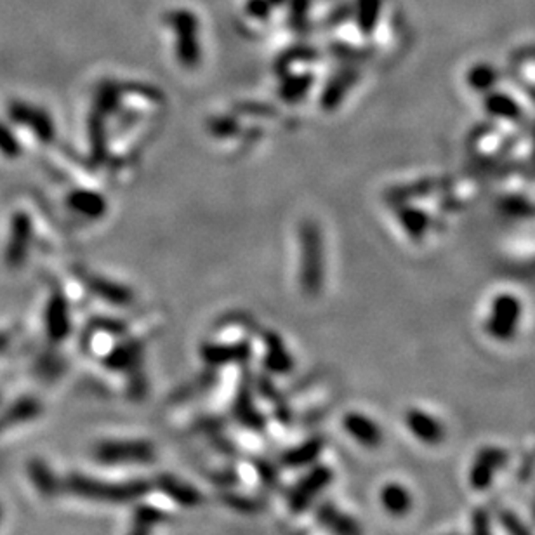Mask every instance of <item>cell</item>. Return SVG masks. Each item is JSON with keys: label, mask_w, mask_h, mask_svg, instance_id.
<instances>
[{"label": "cell", "mask_w": 535, "mask_h": 535, "mask_svg": "<svg viewBox=\"0 0 535 535\" xmlns=\"http://www.w3.org/2000/svg\"><path fill=\"white\" fill-rule=\"evenodd\" d=\"M401 223H403V226L409 230V233L419 235V237H421V235L426 231V228H428V219H426V215H423L421 211H414V209H410V211H407V213L401 215Z\"/></svg>", "instance_id": "d6986e66"}, {"label": "cell", "mask_w": 535, "mask_h": 535, "mask_svg": "<svg viewBox=\"0 0 535 535\" xmlns=\"http://www.w3.org/2000/svg\"><path fill=\"white\" fill-rule=\"evenodd\" d=\"M323 447H325V440L320 436H313V438L303 442L301 445L286 450L282 456V463L288 467L310 466L320 458Z\"/></svg>", "instance_id": "7c38bea8"}, {"label": "cell", "mask_w": 535, "mask_h": 535, "mask_svg": "<svg viewBox=\"0 0 535 535\" xmlns=\"http://www.w3.org/2000/svg\"><path fill=\"white\" fill-rule=\"evenodd\" d=\"M498 522L507 535H535L534 531L511 509H498Z\"/></svg>", "instance_id": "e0dca14e"}, {"label": "cell", "mask_w": 535, "mask_h": 535, "mask_svg": "<svg viewBox=\"0 0 535 535\" xmlns=\"http://www.w3.org/2000/svg\"><path fill=\"white\" fill-rule=\"evenodd\" d=\"M268 2H273V4H280L282 0H268Z\"/></svg>", "instance_id": "d4e9b609"}, {"label": "cell", "mask_w": 535, "mask_h": 535, "mask_svg": "<svg viewBox=\"0 0 535 535\" xmlns=\"http://www.w3.org/2000/svg\"><path fill=\"white\" fill-rule=\"evenodd\" d=\"M509 463L507 450L499 447H483L478 450L474 461L469 467V485L476 492H485L496 478V473Z\"/></svg>", "instance_id": "5b68a950"}, {"label": "cell", "mask_w": 535, "mask_h": 535, "mask_svg": "<svg viewBox=\"0 0 535 535\" xmlns=\"http://www.w3.org/2000/svg\"><path fill=\"white\" fill-rule=\"evenodd\" d=\"M94 456L108 466H140L153 463L155 447L148 440H105L94 447Z\"/></svg>", "instance_id": "7a4b0ae2"}, {"label": "cell", "mask_w": 535, "mask_h": 535, "mask_svg": "<svg viewBox=\"0 0 535 535\" xmlns=\"http://www.w3.org/2000/svg\"><path fill=\"white\" fill-rule=\"evenodd\" d=\"M63 487L77 498L101 504H129L144 498L151 489V485L144 480L105 482L78 473L70 474L63 482Z\"/></svg>", "instance_id": "6da1fadb"}, {"label": "cell", "mask_w": 535, "mask_h": 535, "mask_svg": "<svg viewBox=\"0 0 535 535\" xmlns=\"http://www.w3.org/2000/svg\"><path fill=\"white\" fill-rule=\"evenodd\" d=\"M0 151L14 157V153L18 151V146L12 142L11 134L7 129H4V126H0Z\"/></svg>", "instance_id": "7402d4cb"}, {"label": "cell", "mask_w": 535, "mask_h": 535, "mask_svg": "<svg viewBox=\"0 0 535 535\" xmlns=\"http://www.w3.org/2000/svg\"><path fill=\"white\" fill-rule=\"evenodd\" d=\"M498 73L490 65H476L467 73V84L478 93H487L496 85Z\"/></svg>", "instance_id": "9a60e30c"}, {"label": "cell", "mask_w": 535, "mask_h": 535, "mask_svg": "<svg viewBox=\"0 0 535 535\" xmlns=\"http://www.w3.org/2000/svg\"><path fill=\"white\" fill-rule=\"evenodd\" d=\"M346 433L365 449H377L385 442L383 428L361 412H350L343 419Z\"/></svg>", "instance_id": "52a82bcc"}, {"label": "cell", "mask_w": 535, "mask_h": 535, "mask_svg": "<svg viewBox=\"0 0 535 535\" xmlns=\"http://www.w3.org/2000/svg\"><path fill=\"white\" fill-rule=\"evenodd\" d=\"M334 473L328 466H315L308 474H304L288 492V507L294 513L306 511L321 492L332 483Z\"/></svg>", "instance_id": "277c9868"}, {"label": "cell", "mask_w": 535, "mask_h": 535, "mask_svg": "<svg viewBox=\"0 0 535 535\" xmlns=\"http://www.w3.org/2000/svg\"><path fill=\"white\" fill-rule=\"evenodd\" d=\"M405 425L419 442L426 445H438L445 438L443 425L421 409H409L405 414Z\"/></svg>", "instance_id": "ba28073f"}, {"label": "cell", "mask_w": 535, "mask_h": 535, "mask_svg": "<svg viewBox=\"0 0 535 535\" xmlns=\"http://www.w3.org/2000/svg\"><path fill=\"white\" fill-rule=\"evenodd\" d=\"M522 313L523 304L516 296L504 292L494 297L490 304V315L485 325L489 336L500 343L511 341L518 332Z\"/></svg>", "instance_id": "3957f363"}, {"label": "cell", "mask_w": 535, "mask_h": 535, "mask_svg": "<svg viewBox=\"0 0 535 535\" xmlns=\"http://www.w3.org/2000/svg\"><path fill=\"white\" fill-rule=\"evenodd\" d=\"M445 535H459V534H445Z\"/></svg>", "instance_id": "4316f807"}, {"label": "cell", "mask_w": 535, "mask_h": 535, "mask_svg": "<svg viewBox=\"0 0 535 535\" xmlns=\"http://www.w3.org/2000/svg\"><path fill=\"white\" fill-rule=\"evenodd\" d=\"M38 414H40V403L36 398H21L0 414V433L4 429L34 421Z\"/></svg>", "instance_id": "8fae6325"}, {"label": "cell", "mask_w": 535, "mask_h": 535, "mask_svg": "<svg viewBox=\"0 0 535 535\" xmlns=\"http://www.w3.org/2000/svg\"><path fill=\"white\" fill-rule=\"evenodd\" d=\"M485 108L490 115L499 117V118H507V120H516L522 115L520 105L511 96L499 94V93H494V94L487 96Z\"/></svg>", "instance_id": "5bb4252c"}, {"label": "cell", "mask_w": 535, "mask_h": 535, "mask_svg": "<svg viewBox=\"0 0 535 535\" xmlns=\"http://www.w3.org/2000/svg\"><path fill=\"white\" fill-rule=\"evenodd\" d=\"M535 473V450L534 452H531V454H527L525 456V459H523V463L520 466V469H518V480H520V483H527L532 476H534Z\"/></svg>", "instance_id": "44dd1931"}, {"label": "cell", "mask_w": 535, "mask_h": 535, "mask_svg": "<svg viewBox=\"0 0 535 535\" xmlns=\"http://www.w3.org/2000/svg\"><path fill=\"white\" fill-rule=\"evenodd\" d=\"M0 522H2V507H0Z\"/></svg>", "instance_id": "484cf974"}, {"label": "cell", "mask_w": 535, "mask_h": 535, "mask_svg": "<svg viewBox=\"0 0 535 535\" xmlns=\"http://www.w3.org/2000/svg\"><path fill=\"white\" fill-rule=\"evenodd\" d=\"M164 520H166V513L162 509L148 506V504H142L134 511V525L133 527H138L144 532L151 534V529L160 525Z\"/></svg>", "instance_id": "2e32d148"}, {"label": "cell", "mask_w": 535, "mask_h": 535, "mask_svg": "<svg viewBox=\"0 0 535 535\" xmlns=\"http://www.w3.org/2000/svg\"><path fill=\"white\" fill-rule=\"evenodd\" d=\"M379 14V0H360V11H358V20L361 28H372L376 16Z\"/></svg>", "instance_id": "ffe728a7"}, {"label": "cell", "mask_w": 535, "mask_h": 535, "mask_svg": "<svg viewBox=\"0 0 535 535\" xmlns=\"http://www.w3.org/2000/svg\"><path fill=\"white\" fill-rule=\"evenodd\" d=\"M250 11L259 16H264L268 12V0H252Z\"/></svg>", "instance_id": "603a6c76"}, {"label": "cell", "mask_w": 535, "mask_h": 535, "mask_svg": "<svg viewBox=\"0 0 535 535\" xmlns=\"http://www.w3.org/2000/svg\"><path fill=\"white\" fill-rule=\"evenodd\" d=\"M381 504L385 507V511L392 516L401 518L405 515H409L414 507V498L409 492L407 487H403L401 483H386L379 494Z\"/></svg>", "instance_id": "30bf717a"}, {"label": "cell", "mask_w": 535, "mask_h": 535, "mask_svg": "<svg viewBox=\"0 0 535 535\" xmlns=\"http://www.w3.org/2000/svg\"><path fill=\"white\" fill-rule=\"evenodd\" d=\"M531 513H532V522H534V525H535V492H534V499H532V511H531Z\"/></svg>", "instance_id": "cb8c5ba5"}, {"label": "cell", "mask_w": 535, "mask_h": 535, "mask_svg": "<svg viewBox=\"0 0 535 535\" xmlns=\"http://www.w3.org/2000/svg\"><path fill=\"white\" fill-rule=\"evenodd\" d=\"M155 485L160 492H164L169 499L174 500L182 507H197L202 504V494L195 487L188 485L182 480H178L173 474L164 473V474L157 476Z\"/></svg>", "instance_id": "9c48e42d"}, {"label": "cell", "mask_w": 535, "mask_h": 535, "mask_svg": "<svg viewBox=\"0 0 535 535\" xmlns=\"http://www.w3.org/2000/svg\"><path fill=\"white\" fill-rule=\"evenodd\" d=\"M28 476H30L32 483L36 485V490L44 498H53L61 490L60 489L61 483H60L56 473L51 469L49 464L42 459H32L28 463Z\"/></svg>", "instance_id": "4fadbf2b"}, {"label": "cell", "mask_w": 535, "mask_h": 535, "mask_svg": "<svg viewBox=\"0 0 535 535\" xmlns=\"http://www.w3.org/2000/svg\"><path fill=\"white\" fill-rule=\"evenodd\" d=\"M469 535H494L492 513L489 507H476L471 513V532Z\"/></svg>", "instance_id": "ac0fdd59"}, {"label": "cell", "mask_w": 535, "mask_h": 535, "mask_svg": "<svg viewBox=\"0 0 535 535\" xmlns=\"http://www.w3.org/2000/svg\"><path fill=\"white\" fill-rule=\"evenodd\" d=\"M319 525L330 535H363V529L357 518L339 509L330 500H323L315 509Z\"/></svg>", "instance_id": "8992f818"}]
</instances>
